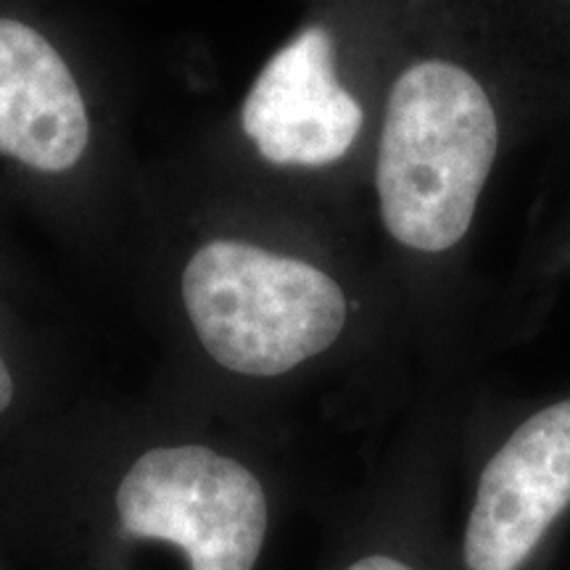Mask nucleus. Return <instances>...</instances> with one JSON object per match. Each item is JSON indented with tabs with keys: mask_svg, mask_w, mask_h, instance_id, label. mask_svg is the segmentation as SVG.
<instances>
[{
	"mask_svg": "<svg viewBox=\"0 0 570 570\" xmlns=\"http://www.w3.org/2000/svg\"><path fill=\"white\" fill-rule=\"evenodd\" d=\"M88 142V109L59 48L32 21L0 13V154L61 175Z\"/></svg>",
	"mask_w": 570,
	"mask_h": 570,
	"instance_id": "obj_5",
	"label": "nucleus"
},
{
	"mask_svg": "<svg viewBox=\"0 0 570 570\" xmlns=\"http://www.w3.org/2000/svg\"><path fill=\"white\" fill-rule=\"evenodd\" d=\"M552 267V273L570 275V223L562 225V230L550 248V259H547V269Z\"/></svg>",
	"mask_w": 570,
	"mask_h": 570,
	"instance_id": "obj_7",
	"label": "nucleus"
},
{
	"mask_svg": "<svg viewBox=\"0 0 570 570\" xmlns=\"http://www.w3.org/2000/svg\"><path fill=\"white\" fill-rule=\"evenodd\" d=\"M11 399H13V381H11L9 367H6L3 356H0V415L9 410Z\"/></svg>",
	"mask_w": 570,
	"mask_h": 570,
	"instance_id": "obj_9",
	"label": "nucleus"
},
{
	"mask_svg": "<svg viewBox=\"0 0 570 570\" xmlns=\"http://www.w3.org/2000/svg\"><path fill=\"white\" fill-rule=\"evenodd\" d=\"M346 570H415L410 562L391 558V554H367V558L356 560L354 566H348Z\"/></svg>",
	"mask_w": 570,
	"mask_h": 570,
	"instance_id": "obj_8",
	"label": "nucleus"
},
{
	"mask_svg": "<svg viewBox=\"0 0 570 570\" xmlns=\"http://www.w3.org/2000/svg\"><path fill=\"white\" fill-rule=\"evenodd\" d=\"M183 302L204 352L244 377H281L327 354L362 309L336 269L252 238L198 246Z\"/></svg>",
	"mask_w": 570,
	"mask_h": 570,
	"instance_id": "obj_2",
	"label": "nucleus"
},
{
	"mask_svg": "<svg viewBox=\"0 0 570 570\" xmlns=\"http://www.w3.org/2000/svg\"><path fill=\"white\" fill-rule=\"evenodd\" d=\"M570 508V396L541 404L483 462L462 533L465 570H520Z\"/></svg>",
	"mask_w": 570,
	"mask_h": 570,
	"instance_id": "obj_4",
	"label": "nucleus"
},
{
	"mask_svg": "<svg viewBox=\"0 0 570 570\" xmlns=\"http://www.w3.org/2000/svg\"><path fill=\"white\" fill-rule=\"evenodd\" d=\"M539 130L550 117L508 0H404L365 177L404 323L468 304L491 188Z\"/></svg>",
	"mask_w": 570,
	"mask_h": 570,
	"instance_id": "obj_1",
	"label": "nucleus"
},
{
	"mask_svg": "<svg viewBox=\"0 0 570 570\" xmlns=\"http://www.w3.org/2000/svg\"><path fill=\"white\" fill-rule=\"evenodd\" d=\"M122 531L188 554L190 570H254L265 547V487L244 462L209 446L151 449L117 491Z\"/></svg>",
	"mask_w": 570,
	"mask_h": 570,
	"instance_id": "obj_3",
	"label": "nucleus"
},
{
	"mask_svg": "<svg viewBox=\"0 0 570 570\" xmlns=\"http://www.w3.org/2000/svg\"><path fill=\"white\" fill-rule=\"evenodd\" d=\"M537 71L550 127H570V0H508Z\"/></svg>",
	"mask_w": 570,
	"mask_h": 570,
	"instance_id": "obj_6",
	"label": "nucleus"
}]
</instances>
